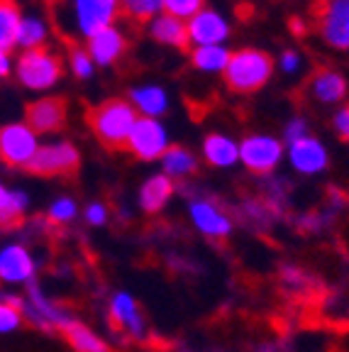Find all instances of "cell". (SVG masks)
I'll list each match as a JSON object with an SVG mask.
<instances>
[{
  "instance_id": "1",
  "label": "cell",
  "mask_w": 349,
  "mask_h": 352,
  "mask_svg": "<svg viewBox=\"0 0 349 352\" xmlns=\"http://www.w3.org/2000/svg\"><path fill=\"white\" fill-rule=\"evenodd\" d=\"M120 0H61L56 8L59 28L69 39H88L120 17Z\"/></svg>"
},
{
  "instance_id": "2",
  "label": "cell",
  "mask_w": 349,
  "mask_h": 352,
  "mask_svg": "<svg viewBox=\"0 0 349 352\" xmlns=\"http://www.w3.org/2000/svg\"><path fill=\"white\" fill-rule=\"evenodd\" d=\"M137 118L139 116L127 98H110L91 108L88 125L100 144L110 149H122L127 144V138H130Z\"/></svg>"
},
{
  "instance_id": "3",
  "label": "cell",
  "mask_w": 349,
  "mask_h": 352,
  "mask_svg": "<svg viewBox=\"0 0 349 352\" xmlns=\"http://www.w3.org/2000/svg\"><path fill=\"white\" fill-rule=\"evenodd\" d=\"M273 76V59L264 50H247L232 52L225 66L223 78L232 94H254L264 88Z\"/></svg>"
},
{
  "instance_id": "4",
  "label": "cell",
  "mask_w": 349,
  "mask_h": 352,
  "mask_svg": "<svg viewBox=\"0 0 349 352\" xmlns=\"http://www.w3.org/2000/svg\"><path fill=\"white\" fill-rule=\"evenodd\" d=\"M61 74H64L61 56L54 50H49V47L20 52L15 56L12 76L20 81V86H25L27 91H34V94L52 91L61 81Z\"/></svg>"
},
{
  "instance_id": "5",
  "label": "cell",
  "mask_w": 349,
  "mask_h": 352,
  "mask_svg": "<svg viewBox=\"0 0 349 352\" xmlns=\"http://www.w3.org/2000/svg\"><path fill=\"white\" fill-rule=\"evenodd\" d=\"M286 157V144L281 138L269 132H251L240 140V164L247 171L259 176H267L281 164Z\"/></svg>"
},
{
  "instance_id": "6",
  "label": "cell",
  "mask_w": 349,
  "mask_h": 352,
  "mask_svg": "<svg viewBox=\"0 0 349 352\" xmlns=\"http://www.w3.org/2000/svg\"><path fill=\"white\" fill-rule=\"evenodd\" d=\"M39 144V135L25 120L0 125V160L8 166L27 169Z\"/></svg>"
},
{
  "instance_id": "7",
  "label": "cell",
  "mask_w": 349,
  "mask_h": 352,
  "mask_svg": "<svg viewBox=\"0 0 349 352\" xmlns=\"http://www.w3.org/2000/svg\"><path fill=\"white\" fill-rule=\"evenodd\" d=\"M127 149L142 162H157L164 157V152L171 147L169 130L161 120L154 118H137L132 127L130 138H127Z\"/></svg>"
},
{
  "instance_id": "8",
  "label": "cell",
  "mask_w": 349,
  "mask_h": 352,
  "mask_svg": "<svg viewBox=\"0 0 349 352\" xmlns=\"http://www.w3.org/2000/svg\"><path fill=\"white\" fill-rule=\"evenodd\" d=\"M78 162H81V154L76 144L69 140H52L39 144L27 169L39 176H66L78 169Z\"/></svg>"
},
{
  "instance_id": "9",
  "label": "cell",
  "mask_w": 349,
  "mask_h": 352,
  "mask_svg": "<svg viewBox=\"0 0 349 352\" xmlns=\"http://www.w3.org/2000/svg\"><path fill=\"white\" fill-rule=\"evenodd\" d=\"M315 30L328 47L349 52V0H322L315 15Z\"/></svg>"
},
{
  "instance_id": "10",
  "label": "cell",
  "mask_w": 349,
  "mask_h": 352,
  "mask_svg": "<svg viewBox=\"0 0 349 352\" xmlns=\"http://www.w3.org/2000/svg\"><path fill=\"white\" fill-rule=\"evenodd\" d=\"M188 44L191 47H210V44H225L229 39V22L223 12L213 8H203L198 15L185 22Z\"/></svg>"
},
{
  "instance_id": "11",
  "label": "cell",
  "mask_w": 349,
  "mask_h": 352,
  "mask_svg": "<svg viewBox=\"0 0 349 352\" xmlns=\"http://www.w3.org/2000/svg\"><path fill=\"white\" fill-rule=\"evenodd\" d=\"M69 105L59 96H42L32 100L25 110V122L32 127L37 135H54L66 125Z\"/></svg>"
},
{
  "instance_id": "12",
  "label": "cell",
  "mask_w": 349,
  "mask_h": 352,
  "mask_svg": "<svg viewBox=\"0 0 349 352\" xmlns=\"http://www.w3.org/2000/svg\"><path fill=\"white\" fill-rule=\"evenodd\" d=\"M286 160H289V164L293 166L298 174L315 176L328 169L330 154H328V147H325L315 135H308V138L298 140V142L286 144Z\"/></svg>"
},
{
  "instance_id": "13",
  "label": "cell",
  "mask_w": 349,
  "mask_h": 352,
  "mask_svg": "<svg viewBox=\"0 0 349 352\" xmlns=\"http://www.w3.org/2000/svg\"><path fill=\"white\" fill-rule=\"evenodd\" d=\"M86 52L91 54V59L95 61V66H113L125 56L127 52V32L115 22L110 28L100 30L93 37L86 39Z\"/></svg>"
},
{
  "instance_id": "14",
  "label": "cell",
  "mask_w": 349,
  "mask_h": 352,
  "mask_svg": "<svg viewBox=\"0 0 349 352\" xmlns=\"http://www.w3.org/2000/svg\"><path fill=\"white\" fill-rule=\"evenodd\" d=\"M188 215L191 223L198 228V232H203L205 237L213 240H223L232 232V218L220 208L218 204L207 201V198H196L188 206Z\"/></svg>"
},
{
  "instance_id": "15",
  "label": "cell",
  "mask_w": 349,
  "mask_h": 352,
  "mask_svg": "<svg viewBox=\"0 0 349 352\" xmlns=\"http://www.w3.org/2000/svg\"><path fill=\"white\" fill-rule=\"evenodd\" d=\"M22 318H27L37 328H56V330H64V325L71 320L64 314V308L52 303L49 298L39 292V286L34 284H30L27 298L22 301Z\"/></svg>"
},
{
  "instance_id": "16",
  "label": "cell",
  "mask_w": 349,
  "mask_h": 352,
  "mask_svg": "<svg viewBox=\"0 0 349 352\" xmlns=\"http://www.w3.org/2000/svg\"><path fill=\"white\" fill-rule=\"evenodd\" d=\"M34 259L25 245H5L0 250V281L5 284H32Z\"/></svg>"
},
{
  "instance_id": "17",
  "label": "cell",
  "mask_w": 349,
  "mask_h": 352,
  "mask_svg": "<svg viewBox=\"0 0 349 352\" xmlns=\"http://www.w3.org/2000/svg\"><path fill=\"white\" fill-rule=\"evenodd\" d=\"M132 108L137 110L139 118H154V120H161V116H166L169 110V94H166L164 86L159 83H139V86L130 88V98Z\"/></svg>"
},
{
  "instance_id": "18",
  "label": "cell",
  "mask_w": 349,
  "mask_h": 352,
  "mask_svg": "<svg viewBox=\"0 0 349 352\" xmlns=\"http://www.w3.org/2000/svg\"><path fill=\"white\" fill-rule=\"evenodd\" d=\"M308 91H311V98L317 100V103L335 105L344 100V96L349 91V83L344 78V74L337 72V69H317L313 74L311 83H308Z\"/></svg>"
},
{
  "instance_id": "19",
  "label": "cell",
  "mask_w": 349,
  "mask_h": 352,
  "mask_svg": "<svg viewBox=\"0 0 349 352\" xmlns=\"http://www.w3.org/2000/svg\"><path fill=\"white\" fill-rule=\"evenodd\" d=\"M49 37H52V25L42 12H22L15 34L17 50L20 52L44 50V47H49Z\"/></svg>"
},
{
  "instance_id": "20",
  "label": "cell",
  "mask_w": 349,
  "mask_h": 352,
  "mask_svg": "<svg viewBox=\"0 0 349 352\" xmlns=\"http://www.w3.org/2000/svg\"><path fill=\"white\" fill-rule=\"evenodd\" d=\"M203 160L215 169H229L240 162V142L225 132H210L201 144Z\"/></svg>"
},
{
  "instance_id": "21",
  "label": "cell",
  "mask_w": 349,
  "mask_h": 352,
  "mask_svg": "<svg viewBox=\"0 0 349 352\" xmlns=\"http://www.w3.org/2000/svg\"><path fill=\"white\" fill-rule=\"evenodd\" d=\"M174 191H176V184L171 182L166 174L149 176L147 182L139 186V196H137L139 208H142L144 213H159V210L171 201Z\"/></svg>"
},
{
  "instance_id": "22",
  "label": "cell",
  "mask_w": 349,
  "mask_h": 352,
  "mask_svg": "<svg viewBox=\"0 0 349 352\" xmlns=\"http://www.w3.org/2000/svg\"><path fill=\"white\" fill-rule=\"evenodd\" d=\"M147 30H149V37L154 42L164 44V47H174V50H183L188 47V32H185V22L183 20H176V17L166 15H157L154 20L147 22Z\"/></svg>"
},
{
  "instance_id": "23",
  "label": "cell",
  "mask_w": 349,
  "mask_h": 352,
  "mask_svg": "<svg viewBox=\"0 0 349 352\" xmlns=\"http://www.w3.org/2000/svg\"><path fill=\"white\" fill-rule=\"evenodd\" d=\"M110 318L120 325V328H125L132 338H137V340L144 336L142 314H139L137 301L130 296V294H125V292L115 294L113 301H110Z\"/></svg>"
},
{
  "instance_id": "24",
  "label": "cell",
  "mask_w": 349,
  "mask_h": 352,
  "mask_svg": "<svg viewBox=\"0 0 349 352\" xmlns=\"http://www.w3.org/2000/svg\"><path fill=\"white\" fill-rule=\"evenodd\" d=\"M198 169L196 154L188 147H181V144H171L169 149L161 157V174H166L171 182L176 179H185Z\"/></svg>"
},
{
  "instance_id": "25",
  "label": "cell",
  "mask_w": 349,
  "mask_h": 352,
  "mask_svg": "<svg viewBox=\"0 0 349 352\" xmlns=\"http://www.w3.org/2000/svg\"><path fill=\"white\" fill-rule=\"evenodd\" d=\"M61 333H64L69 345H71L76 352H113L110 345L98 336V333H93L86 323H78V320H74V318L64 325Z\"/></svg>"
},
{
  "instance_id": "26",
  "label": "cell",
  "mask_w": 349,
  "mask_h": 352,
  "mask_svg": "<svg viewBox=\"0 0 349 352\" xmlns=\"http://www.w3.org/2000/svg\"><path fill=\"white\" fill-rule=\"evenodd\" d=\"M30 208V196L22 188H10L0 182V226H15Z\"/></svg>"
},
{
  "instance_id": "27",
  "label": "cell",
  "mask_w": 349,
  "mask_h": 352,
  "mask_svg": "<svg viewBox=\"0 0 349 352\" xmlns=\"http://www.w3.org/2000/svg\"><path fill=\"white\" fill-rule=\"evenodd\" d=\"M232 52L225 44H210V47H191V64L203 74H223Z\"/></svg>"
},
{
  "instance_id": "28",
  "label": "cell",
  "mask_w": 349,
  "mask_h": 352,
  "mask_svg": "<svg viewBox=\"0 0 349 352\" xmlns=\"http://www.w3.org/2000/svg\"><path fill=\"white\" fill-rule=\"evenodd\" d=\"M20 6L15 0H0V50L12 52L15 50V34L20 25Z\"/></svg>"
},
{
  "instance_id": "29",
  "label": "cell",
  "mask_w": 349,
  "mask_h": 352,
  "mask_svg": "<svg viewBox=\"0 0 349 352\" xmlns=\"http://www.w3.org/2000/svg\"><path fill=\"white\" fill-rule=\"evenodd\" d=\"M120 12L135 22L147 25L157 15H161V0H120Z\"/></svg>"
},
{
  "instance_id": "30",
  "label": "cell",
  "mask_w": 349,
  "mask_h": 352,
  "mask_svg": "<svg viewBox=\"0 0 349 352\" xmlns=\"http://www.w3.org/2000/svg\"><path fill=\"white\" fill-rule=\"evenodd\" d=\"M22 298L0 296V336H8L22 325Z\"/></svg>"
},
{
  "instance_id": "31",
  "label": "cell",
  "mask_w": 349,
  "mask_h": 352,
  "mask_svg": "<svg viewBox=\"0 0 349 352\" xmlns=\"http://www.w3.org/2000/svg\"><path fill=\"white\" fill-rule=\"evenodd\" d=\"M69 69H71V74L76 78H83V81H88V78H93V74H95V61L91 59V54L86 52V47H81V44H71L69 47Z\"/></svg>"
},
{
  "instance_id": "32",
  "label": "cell",
  "mask_w": 349,
  "mask_h": 352,
  "mask_svg": "<svg viewBox=\"0 0 349 352\" xmlns=\"http://www.w3.org/2000/svg\"><path fill=\"white\" fill-rule=\"evenodd\" d=\"M203 8H205V0H161V12L183 22H188L193 15H198Z\"/></svg>"
},
{
  "instance_id": "33",
  "label": "cell",
  "mask_w": 349,
  "mask_h": 352,
  "mask_svg": "<svg viewBox=\"0 0 349 352\" xmlns=\"http://www.w3.org/2000/svg\"><path fill=\"white\" fill-rule=\"evenodd\" d=\"M76 215H78V206H76V201L69 196H61V198H56V201H52L49 210H47V218H49L52 223H56V226L71 223Z\"/></svg>"
},
{
  "instance_id": "34",
  "label": "cell",
  "mask_w": 349,
  "mask_h": 352,
  "mask_svg": "<svg viewBox=\"0 0 349 352\" xmlns=\"http://www.w3.org/2000/svg\"><path fill=\"white\" fill-rule=\"evenodd\" d=\"M311 135V127H308V120L306 118H291L289 122H286L284 127V138H281V142L284 144H291V142H298V140L308 138Z\"/></svg>"
},
{
  "instance_id": "35",
  "label": "cell",
  "mask_w": 349,
  "mask_h": 352,
  "mask_svg": "<svg viewBox=\"0 0 349 352\" xmlns=\"http://www.w3.org/2000/svg\"><path fill=\"white\" fill-rule=\"evenodd\" d=\"M83 218H86V223L93 228L105 226V223H108V206L100 204V201H93V204H88L86 208H83Z\"/></svg>"
},
{
  "instance_id": "36",
  "label": "cell",
  "mask_w": 349,
  "mask_h": 352,
  "mask_svg": "<svg viewBox=\"0 0 349 352\" xmlns=\"http://www.w3.org/2000/svg\"><path fill=\"white\" fill-rule=\"evenodd\" d=\"M300 66H303V54H300L298 50H284L281 52V56H278V69L284 74H289V76H293V74L300 72Z\"/></svg>"
},
{
  "instance_id": "37",
  "label": "cell",
  "mask_w": 349,
  "mask_h": 352,
  "mask_svg": "<svg viewBox=\"0 0 349 352\" xmlns=\"http://www.w3.org/2000/svg\"><path fill=\"white\" fill-rule=\"evenodd\" d=\"M333 127H335V132L339 135V140L349 142V105H342V108L335 113Z\"/></svg>"
},
{
  "instance_id": "38",
  "label": "cell",
  "mask_w": 349,
  "mask_h": 352,
  "mask_svg": "<svg viewBox=\"0 0 349 352\" xmlns=\"http://www.w3.org/2000/svg\"><path fill=\"white\" fill-rule=\"evenodd\" d=\"M12 69H15V56L10 52L0 50V78L12 76Z\"/></svg>"
},
{
  "instance_id": "39",
  "label": "cell",
  "mask_w": 349,
  "mask_h": 352,
  "mask_svg": "<svg viewBox=\"0 0 349 352\" xmlns=\"http://www.w3.org/2000/svg\"><path fill=\"white\" fill-rule=\"evenodd\" d=\"M291 32L298 34V37H303V34L308 32V25L303 22V17H293V20H291Z\"/></svg>"
}]
</instances>
